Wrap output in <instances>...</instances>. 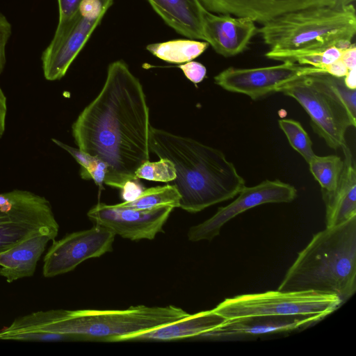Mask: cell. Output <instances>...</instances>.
I'll return each instance as SVG.
<instances>
[{"label":"cell","mask_w":356,"mask_h":356,"mask_svg":"<svg viewBox=\"0 0 356 356\" xmlns=\"http://www.w3.org/2000/svg\"><path fill=\"white\" fill-rule=\"evenodd\" d=\"M206 41L174 40L149 44L146 49L156 57L171 63H185L200 56L209 47Z\"/></svg>","instance_id":"obj_21"},{"label":"cell","mask_w":356,"mask_h":356,"mask_svg":"<svg viewBox=\"0 0 356 356\" xmlns=\"http://www.w3.org/2000/svg\"><path fill=\"white\" fill-rule=\"evenodd\" d=\"M341 59L348 70L356 67V48L355 43H352L348 47L343 50Z\"/></svg>","instance_id":"obj_33"},{"label":"cell","mask_w":356,"mask_h":356,"mask_svg":"<svg viewBox=\"0 0 356 356\" xmlns=\"http://www.w3.org/2000/svg\"><path fill=\"white\" fill-rule=\"evenodd\" d=\"M279 92L296 99L310 118L314 131L332 149L346 143L348 129L355 127L356 117L349 111L327 74L300 77L282 87Z\"/></svg>","instance_id":"obj_6"},{"label":"cell","mask_w":356,"mask_h":356,"mask_svg":"<svg viewBox=\"0 0 356 356\" xmlns=\"http://www.w3.org/2000/svg\"><path fill=\"white\" fill-rule=\"evenodd\" d=\"M325 74L318 68L284 61L275 65L238 68L229 67L214 76V82L223 89L257 100L279 92L287 83L304 76Z\"/></svg>","instance_id":"obj_9"},{"label":"cell","mask_w":356,"mask_h":356,"mask_svg":"<svg viewBox=\"0 0 356 356\" xmlns=\"http://www.w3.org/2000/svg\"><path fill=\"white\" fill-rule=\"evenodd\" d=\"M278 124L293 149L309 163L316 154L313 150L312 142L301 124L295 120L286 118L279 120Z\"/></svg>","instance_id":"obj_25"},{"label":"cell","mask_w":356,"mask_h":356,"mask_svg":"<svg viewBox=\"0 0 356 356\" xmlns=\"http://www.w3.org/2000/svg\"><path fill=\"white\" fill-rule=\"evenodd\" d=\"M257 31L273 50L346 49L356 33L355 9L353 4L302 8L272 19Z\"/></svg>","instance_id":"obj_5"},{"label":"cell","mask_w":356,"mask_h":356,"mask_svg":"<svg viewBox=\"0 0 356 356\" xmlns=\"http://www.w3.org/2000/svg\"><path fill=\"white\" fill-rule=\"evenodd\" d=\"M100 22L87 19L78 12L70 19L58 23L54 35L41 57L46 80L58 81L65 75Z\"/></svg>","instance_id":"obj_13"},{"label":"cell","mask_w":356,"mask_h":356,"mask_svg":"<svg viewBox=\"0 0 356 356\" xmlns=\"http://www.w3.org/2000/svg\"><path fill=\"white\" fill-rule=\"evenodd\" d=\"M58 5V23L64 22L72 18L79 12L82 0H57Z\"/></svg>","instance_id":"obj_31"},{"label":"cell","mask_w":356,"mask_h":356,"mask_svg":"<svg viewBox=\"0 0 356 356\" xmlns=\"http://www.w3.org/2000/svg\"><path fill=\"white\" fill-rule=\"evenodd\" d=\"M343 168L335 190L322 193L325 205V225H340L356 216V168L353 155L345 143Z\"/></svg>","instance_id":"obj_17"},{"label":"cell","mask_w":356,"mask_h":356,"mask_svg":"<svg viewBox=\"0 0 356 356\" xmlns=\"http://www.w3.org/2000/svg\"><path fill=\"white\" fill-rule=\"evenodd\" d=\"M135 174L138 179L167 183L176 178L175 165L168 159H160L156 162L147 161L138 168Z\"/></svg>","instance_id":"obj_26"},{"label":"cell","mask_w":356,"mask_h":356,"mask_svg":"<svg viewBox=\"0 0 356 356\" xmlns=\"http://www.w3.org/2000/svg\"><path fill=\"white\" fill-rule=\"evenodd\" d=\"M355 1V0H334L336 6H345L353 4Z\"/></svg>","instance_id":"obj_37"},{"label":"cell","mask_w":356,"mask_h":356,"mask_svg":"<svg viewBox=\"0 0 356 356\" xmlns=\"http://www.w3.org/2000/svg\"><path fill=\"white\" fill-rule=\"evenodd\" d=\"M320 321L314 316H243L226 319L220 326L196 338L220 341L239 340L307 328Z\"/></svg>","instance_id":"obj_14"},{"label":"cell","mask_w":356,"mask_h":356,"mask_svg":"<svg viewBox=\"0 0 356 356\" xmlns=\"http://www.w3.org/2000/svg\"><path fill=\"white\" fill-rule=\"evenodd\" d=\"M138 179L127 181L122 189V197L125 201L134 200L143 191L142 186L138 183Z\"/></svg>","instance_id":"obj_32"},{"label":"cell","mask_w":356,"mask_h":356,"mask_svg":"<svg viewBox=\"0 0 356 356\" xmlns=\"http://www.w3.org/2000/svg\"><path fill=\"white\" fill-rule=\"evenodd\" d=\"M50 241H53L50 236L38 232L1 252L0 276L8 283L33 276Z\"/></svg>","instance_id":"obj_18"},{"label":"cell","mask_w":356,"mask_h":356,"mask_svg":"<svg viewBox=\"0 0 356 356\" xmlns=\"http://www.w3.org/2000/svg\"><path fill=\"white\" fill-rule=\"evenodd\" d=\"M12 35V26L6 17L0 12V75L6 64V46Z\"/></svg>","instance_id":"obj_28"},{"label":"cell","mask_w":356,"mask_h":356,"mask_svg":"<svg viewBox=\"0 0 356 356\" xmlns=\"http://www.w3.org/2000/svg\"><path fill=\"white\" fill-rule=\"evenodd\" d=\"M341 305V301L334 295L277 290L226 298L213 309L225 319L251 316H314L321 321Z\"/></svg>","instance_id":"obj_7"},{"label":"cell","mask_w":356,"mask_h":356,"mask_svg":"<svg viewBox=\"0 0 356 356\" xmlns=\"http://www.w3.org/2000/svg\"><path fill=\"white\" fill-rule=\"evenodd\" d=\"M346 86L350 89H356L355 68L349 70L345 76L343 77Z\"/></svg>","instance_id":"obj_36"},{"label":"cell","mask_w":356,"mask_h":356,"mask_svg":"<svg viewBox=\"0 0 356 356\" xmlns=\"http://www.w3.org/2000/svg\"><path fill=\"white\" fill-rule=\"evenodd\" d=\"M7 115V99L0 86V138L3 136L6 130Z\"/></svg>","instance_id":"obj_35"},{"label":"cell","mask_w":356,"mask_h":356,"mask_svg":"<svg viewBox=\"0 0 356 356\" xmlns=\"http://www.w3.org/2000/svg\"><path fill=\"white\" fill-rule=\"evenodd\" d=\"M180 195L172 184L158 186L143 190L133 200L118 204L121 207L137 209H150L169 206L179 207Z\"/></svg>","instance_id":"obj_22"},{"label":"cell","mask_w":356,"mask_h":356,"mask_svg":"<svg viewBox=\"0 0 356 356\" xmlns=\"http://www.w3.org/2000/svg\"><path fill=\"white\" fill-rule=\"evenodd\" d=\"M174 305H138L121 310L51 309L16 318L0 330L1 340H13L33 332L62 334L75 341H124L139 333L187 316Z\"/></svg>","instance_id":"obj_3"},{"label":"cell","mask_w":356,"mask_h":356,"mask_svg":"<svg viewBox=\"0 0 356 356\" xmlns=\"http://www.w3.org/2000/svg\"><path fill=\"white\" fill-rule=\"evenodd\" d=\"M203 31L205 41L224 57L243 52L257 31L255 22L248 17L216 14L205 10Z\"/></svg>","instance_id":"obj_15"},{"label":"cell","mask_w":356,"mask_h":356,"mask_svg":"<svg viewBox=\"0 0 356 356\" xmlns=\"http://www.w3.org/2000/svg\"><path fill=\"white\" fill-rule=\"evenodd\" d=\"M334 295L342 305L356 291V216L313 235L277 288Z\"/></svg>","instance_id":"obj_4"},{"label":"cell","mask_w":356,"mask_h":356,"mask_svg":"<svg viewBox=\"0 0 356 356\" xmlns=\"http://www.w3.org/2000/svg\"><path fill=\"white\" fill-rule=\"evenodd\" d=\"M58 229L46 197L19 189L0 193V252L38 232L54 240Z\"/></svg>","instance_id":"obj_8"},{"label":"cell","mask_w":356,"mask_h":356,"mask_svg":"<svg viewBox=\"0 0 356 356\" xmlns=\"http://www.w3.org/2000/svg\"><path fill=\"white\" fill-rule=\"evenodd\" d=\"M162 19L178 33L205 40L203 31L205 8L200 0H147Z\"/></svg>","instance_id":"obj_19"},{"label":"cell","mask_w":356,"mask_h":356,"mask_svg":"<svg viewBox=\"0 0 356 356\" xmlns=\"http://www.w3.org/2000/svg\"><path fill=\"white\" fill-rule=\"evenodd\" d=\"M226 319L213 309L202 311L171 323L133 336L131 340L172 341L196 338L220 326Z\"/></svg>","instance_id":"obj_20"},{"label":"cell","mask_w":356,"mask_h":356,"mask_svg":"<svg viewBox=\"0 0 356 356\" xmlns=\"http://www.w3.org/2000/svg\"><path fill=\"white\" fill-rule=\"evenodd\" d=\"M307 163L310 172L319 183L322 193L334 191L343 168V160L337 155H315Z\"/></svg>","instance_id":"obj_23"},{"label":"cell","mask_w":356,"mask_h":356,"mask_svg":"<svg viewBox=\"0 0 356 356\" xmlns=\"http://www.w3.org/2000/svg\"><path fill=\"white\" fill-rule=\"evenodd\" d=\"M15 341L51 342L75 341V339L72 336L67 334L47 332H33L19 335L15 338Z\"/></svg>","instance_id":"obj_29"},{"label":"cell","mask_w":356,"mask_h":356,"mask_svg":"<svg viewBox=\"0 0 356 356\" xmlns=\"http://www.w3.org/2000/svg\"><path fill=\"white\" fill-rule=\"evenodd\" d=\"M348 71L341 58L329 65L325 69L326 74L337 78H343Z\"/></svg>","instance_id":"obj_34"},{"label":"cell","mask_w":356,"mask_h":356,"mask_svg":"<svg viewBox=\"0 0 356 356\" xmlns=\"http://www.w3.org/2000/svg\"><path fill=\"white\" fill-rule=\"evenodd\" d=\"M208 11L248 17L261 24L282 14L313 6H335L334 0H200Z\"/></svg>","instance_id":"obj_16"},{"label":"cell","mask_w":356,"mask_h":356,"mask_svg":"<svg viewBox=\"0 0 356 356\" xmlns=\"http://www.w3.org/2000/svg\"><path fill=\"white\" fill-rule=\"evenodd\" d=\"M51 140L71 154L80 165V175L82 179L87 180L92 179L99 189L103 188L102 185L107 172V165L104 161L79 148L65 144L58 139L52 138Z\"/></svg>","instance_id":"obj_24"},{"label":"cell","mask_w":356,"mask_h":356,"mask_svg":"<svg viewBox=\"0 0 356 356\" xmlns=\"http://www.w3.org/2000/svg\"><path fill=\"white\" fill-rule=\"evenodd\" d=\"M113 2V0H82L79 12L87 19L102 21Z\"/></svg>","instance_id":"obj_27"},{"label":"cell","mask_w":356,"mask_h":356,"mask_svg":"<svg viewBox=\"0 0 356 356\" xmlns=\"http://www.w3.org/2000/svg\"><path fill=\"white\" fill-rule=\"evenodd\" d=\"M174 208L166 206L137 209L98 203L87 213L95 225L103 226L115 235L132 241L154 239L162 231Z\"/></svg>","instance_id":"obj_12"},{"label":"cell","mask_w":356,"mask_h":356,"mask_svg":"<svg viewBox=\"0 0 356 356\" xmlns=\"http://www.w3.org/2000/svg\"><path fill=\"white\" fill-rule=\"evenodd\" d=\"M149 113L139 79L123 60L111 63L99 95L72 126L75 144L107 165L104 184L122 188L149 159Z\"/></svg>","instance_id":"obj_1"},{"label":"cell","mask_w":356,"mask_h":356,"mask_svg":"<svg viewBox=\"0 0 356 356\" xmlns=\"http://www.w3.org/2000/svg\"><path fill=\"white\" fill-rule=\"evenodd\" d=\"M149 151L168 159L175 168L173 185L179 207L197 213L236 197L245 186L233 163L218 149L196 140L149 127Z\"/></svg>","instance_id":"obj_2"},{"label":"cell","mask_w":356,"mask_h":356,"mask_svg":"<svg viewBox=\"0 0 356 356\" xmlns=\"http://www.w3.org/2000/svg\"><path fill=\"white\" fill-rule=\"evenodd\" d=\"M296 188L279 179H266L253 186H245L237 197L207 220L191 227L188 238L193 242L211 241L219 235L221 228L230 220L253 207L267 203H289L297 197Z\"/></svg>","instance_id":"obj_10"},{"label":"cell","mask_w":356,"mask_h":356,"mask_svg":"<svg viewBox=\"0 0 356 356\" xmlns=\"http://www.w3.org/2000/svg\"><path fill=\"white\" fill-rule=\"evenodd\" d=\"M115 236L110 229L95 225L53 240L43 259V276L50 278L69 273L86 259L111 251Z\"/></svg>","instance_id":"obj_11"},{"label":"cell","mask_w":356,"mask_h":356,"mask_svg":"<svg viewBox=\"0 0 356 356\" xmlns=\"http://www.w3.org/2000/svg\"><path fill=\"white\" fill-rule=\"evenodd\" d=\"M188 79L194 83L201 82L205 77L207 69L202 63L189 61L178 66Z\"/></svg>","instance_id":"obj_30"}]
</instances>
